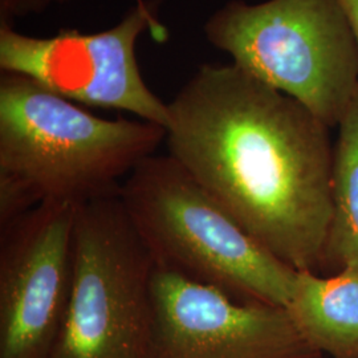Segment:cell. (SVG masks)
I'll return each mask as SVG.
<instances>
[{
	"mask_svg": "<svg viewBox=\"0 0 358 358\" xmlns=\"http://www.w3.org/2000/svg\"><path fill=\"white\" fill-rule=\"evenodd\" d=\"M167 105L169 154L271 254L317 273L332 215V129L234 64L199 66Z\"/></svg>",
	"mask_w": 358,
	"mask_h": 358,
	"instance_id": "6da1fadb",
	"label": "cell"
},
{
	"mask_svg": "<svg viewBox=\"0 0 358 358\" xmlns=\"http://www.w3.org/2000/svg\"><path fill=\"white\" fill-rule=\"evenodd\" d=\"M166 140L143 120H108L22 75L0 76V227L44 202L78 206L120 194Z\"/></svg>",
	"mask_w": 358,
	"mask_h": 358,
	"instance_id": "7a4b0ae2",
	"label": "cell"
},
{
	"mask_svg": "<svg viewBox=\"0 0 358 358\" xmlns=\"http://www.w3.org/2000/svg\"><path fill=\"white\" fill-rule=\"evenodd\" d=\"M118 196L157 267L241 301L289 306L297 269L244 230L170 154L143 159Z\"/></svg>",
	"mask_w": 358,
	"mask_h": 358,
	"instance_id": "3957f363",
	"label": "cell"
},
{
	"mask_svg": "<svg viewBox=\"0 0 358 358\" xmlns=\"http://www.w3.org/2000/svg\"><path fill=\"white\" fill-rule=\"evenodd\" d=\"M231 64L336 129L358 90V45L340 0H230L206 20Z\"/></svg>",
	"mask_w": 358,
	"mask_h": 358,
	"instance_id": "277c9868",
	"label": "cell"
},
{
	"mask_svg": "<svg viewBox=\"0 0 358 358\" xmlns=\"http://www.w3.org/2000/svg\"><path fill=\"white\" fill-rule=\"evenodd\" d=\"M154 271L118 195L78 206L69 300L47 358H143Z\"/></svg>",
	"mask_w": 358,
	"mask_h": 358,
	"instance_id": "5b68a950",
	"label": "cell"
},
{
	"mask_svg": "<svg viewBox=\"0 0 358 358\" xmlns=\"http://www.w3.org/2000/svg\"><path fill=\"white\" fill-rule=\"evenodd\" d=\"M162 0H141L110 28L85 34L62 29L48 38L0 26V69L36 81L78 105L122 110L166 129L169 105L142 77L136 47L142 34L165 43Z\"/></svg>",
	"mask_w": 358,
	"mask_h": 358,
	"instance_id": "8992f818",
	"label": "cell"
},
{
	"mask_svg": "<svg viewBox=\"0 0 358 358\" xmlns=\"http://www.w3.org/2000/svg\"><path fill=\"white\" fill-rule=\"evenodd\" d=\"M143 358H322L284 307L241 301L155 266Z\"/></svg>",
	"mask_w": 358,
	"mask_h": 358,
	"instance_id": "52a82bcc",
	"label": "cell"
},
{
	"mask_svg": "<svg viewBox=\"0 0 358 358\" xmlns=\"http://www.w3.org/2000/svg\"><path fill=\"white\" fill-rule=\"evenodd\" d=\"M76 206L44 202L0 227V358H47L72 282Z\"/></svg>",
	"mask_w": 358,
	"mask_h": 358,
	"instance_id": "ba28073f",
	"label": "cell"
},
{
	"mask_svg": "<svg viewBox=\"0 0 358 358\" xmlns=\"http://www.w3.org/2000/svg\"><path fill=\"white\" fill-rule=\"evenodd\" d=\"M287 309L303 338L321 356L358 358V262L332 275L297 271Z\"/></svg>",
	"mask_w": 358,
	"mask_h": 358,
	"instance_id": "9c48e42d",
	"label": "cell"
},
{
	"mask_svg": "<svg viewBox=\"0 0 358 358\" xmlns=\"http://www.w3.org/2000/svg\"><path fill=\"white\" fill-rule=\"evenodd\" d=\"M333 142L332 215L317 273L332 275L358 262V90Z\"/></svg>",
	"mask_w": 358,
	"mask_h": 358,
	"instance_id": "30bf717a",
	"label": "cell"
},
{
	"mask_svg": "<svg viewBox=\"0 0 358 358\" xmlns=\"http://www.w3.org/2000/svg\"><path fill=\"white\" fill-rule=\"evenodd\" d=\"M69 0H20L19 16L28 13H40L48 10L52 6L63 4Z\"/></svg>",
	"mask_w": 358,
	"mask_h": 358,
	"instance_id": "8fae6325",
	"label": "cell"
},
{
	"mask_svg": "<svg viewBox=\"0 0 358 358\" xmlns=\"http://www.w3.org/2000/svg\"><path fill=\"white\" fill-rule=\"evenodd\" d=\"M19 4L20 0H0V26H13L19 16Z\"/></svg>",
	"mask_w": 358,
	"mask_h": 358,
	"instance_id": "7c38bea8",
	"label": "cell"
},
{
	"mask_svg": "<svg viewBox=\"0 0 358 358\" xmlns=\"http://www.w3.org/2000/svg\"><path fill=\"white\" fill-rule=\"evenodd\" d=\"M358 45V0H340Z\"/></svg>",
	"mask_w": 358,
	"mask_h": 358,
	"instance_id": "4fadbf2b",
	"label": "cell"
},
{
	"mask_svg": "<svg viewBox=\"0 0 358 358\" xmlns=\"http://www.w3.org/2000/svg\"><path fill=\"white\" fill-rule=\"evenodd\" d=\"M136 1H141V0H136Z\"/></svg>",
	"mask_w": 358,
	"mask_h": 358,
	"instance_id": "5bb4252c",
	"label": "cell"
}]
</instances>
